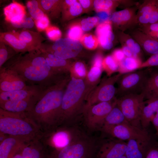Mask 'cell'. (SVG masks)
<instances>
[{
  "label": "cell",
  "instance_id": "cell-1",
  "mask_svg": "<svg viewBox=\"0 0 158 158\" xmlns=\"http://www.w3.org/2000/svg\"><path fill=\"white\" fill-rule=\"evenodd\" d=\"M70 78L69 73H66L44 87L31 108L26 113L44 135L60 126L62 99Z\"/></svg>",
  "mask_w": 158,
  "mask_h": 158
},
{
  "label": "cell",
  "instance_id": "cell-2",
  "mask_svg": "<svg viewBox=\"0 0 158 158\" xmlns=\"http://www.w3.org/2000/svg\"><path fill=\"white\" fill-rule=\"evenodd\" d=\"M2 66L16 71L28 85L42 87L65 73L50 67L39 49L16 54Z\"/></svg>",
  "mask_w": 158,
  "mask_h": 158
},
{
  "label": "cell",
  "instance_id": "cell-3",
  "mask_svg": "<svg viewBox=\"0 0 158 158\" xmlns=\"http://www.w3.org/2000/svg\"><path fill=\"white\" fill-rule=\"evenodd\" d=\"M91 91L84 79L71 77L62 99L60 126H67L82 114L87 98Z\"/></svg>",
  "mask_w": 158,
  "mask_h": 158
},
{
  "label": "cell",
  "instance_id": "cell-4",
  "mask_svg": "<svg viewBox=\"0 0 158 158\" xmlns=\"http://www.w3.org/2000/svg\"><path fill=\"white\" fill-rule=\"evenodd\" d=\"M0 132L26 143L41 138L44 134L26 113H14L0 108Z\"/></svg>",
  "mask_w": 158,
  "mask_h": 158
},
{
  "label": "cell",
  "instance_id": "cell-5",
  "mask_svg": "<svg viewBox=\"0 0 158 158\" xmlns=\"http://www.w3.org/2000/svg\"><path fill=\"white\" fill-rule=\"evenodd\" d=\"M97 146L93 138L78 129L68 145L51 151L50 158H85Z\"/></svg>",
  "mask_w": 158,
  "mask_h": 158
},
{
  "label": "cell",
  "instance_id": "cell-6",
  "mask_svg": "<svg viewBox=\"0 0 158 158\" xmlns=\"http://www.w3.org/2000/svg\"><path fill=\"white\" fill-rule=\"evenodd\" d=\"M144 97L142 93H130L116 100V104L124 114L126 121L131 125L142 128L140 118L145 104Z\"/></svg>",
  "mask_w": 158,
  "mask_h": 158
},
{
  "label": "cell",
  "instance_id": "cell-7",
  "mask_svg": "<svg viewBox=\"0 0 158 158\" xmlns=\"http://www.w3.org/2000/svg\"><path fill=\"white\" fill-rule=\"evenodd\" d=\"M122 75L118 73L102 80L89 94L84 108L113 99L117 92L115 85Z\"/></svg>",
  "mask_w": 158,
  "mask_h": 158
},
{
  "label": "cell",
  "instance_id": "cell-8",
  "mask_svg": "<svg viewBox=\"0 0 158 158\" xmlns=\"http://www.w3.org/2000/svg\"><path fill=\"white\" fill-rule=\"evenodd\" d=\"M83 48L80 41L67 37L61 38L51 45L43 43L39 50L53 54L61 59L69 60L77 56Z\"/></svg>",
  "mask_w": 158,
  "mask_h": 158
},
{
  "label": "cell",
  "instance_id": "cell-9",
  "mask_svg": "<svg viewBox=\"0 0 158 158\" xmlns=\"http://www.w3.org/2000/svg\"><path fill=\"white\" fill-rule=\"evenodd\" d=\"M117 99L107 102H101L85 107L82 115L85 124L90 129H100L104 119L116 104Z\"/></svg>",
  "mask_w": 158,
  "mask_h": 158
},
{
  "label": "cell",
  "instance_id": "cell-10",
  "mask_svg": "<svg viewBox=\"0 0 158 158\" xmlns=\"http://www.w3.org/2000/svg\"><path fill=\"white\" fill-rule=\"evenodd\" d=\"M100 129L112 137L124 141L130 139L151 140L146 129L133 126L127 121L116 125L102 126Z\"/></svg>",
  "mask_w": 158,
  "mask_h": 158
},
{
  "label": "cell",
  "instance_id": "cell-11",
  "mask_svg": "<svg viewBox=\"0 0 158 158\" xmlns=\"http://www.w3.org/2000/svg\"><path fill=\"white\" fill-rule=\"evenodd\" d=\"M149 72L141 70L122 74L118 81L117 93L121 96L130 93H138L139 91L141 93Z\"/></svg>",
  "mask_w": 158,
  "mask_h": 158
},
{
  "label": "cell",
  "instance_id": "cell-12",
  "mask_svg": "<svg viewBox=\"0 0 158 158\" xmlns=\"http://www.w3.org/2000/svg\"><path fill=\"white\" fill-rule=\"evenodd\" d=\"M78 129L75 127L61 126L45 135L42 139L50 150L61 149L70 143Z\"/></svg>",
  "mask_w": 158,
  "mask_h": 158
},
{
  "label": "cell",
  "instance_id": "cell-13",
  "mask_svg": "<svg viewBox=\"0 0 158 158\" xmlns=\"http://www.w3.org/2000/svg\"><path fill=\"white\" fill-rule=\"evenodd\" d=\"M29 85L16 71L4 66L0 68V92L22 89Z\"/></svg>",
  "mask_w": 158,
  "mask_h": 158
},
{
  "label": "cell",
  "instance_id": "cell-14",
  "mask_svg": "<svg viewBox=\"0 0 158 158\" xmlns=\"http://www.w3.org/2000/svg\"><path fill=\"white\" fill-rule=\"evenodd\" d=\"M127 142L115 138L101 143L99 148V158H119L125 154Z\"/></svg>",
  "mask_w": 158,
  "mask_h": 158
},
{
  "label": "cell",
  "instance_id": "cell-15",
  "mask_svg": "<svg viewBox=\"0 0 158 158\" xmlns=\"http://www.w3.org/2000/svg\"><path fill=\"white\" fill-rule=\"evenodd\" d=\"M22 153L23 158H50L51 150L42 138L26 143Z\"/></svg>",
  "mask_w": 158,
  "mask_h": 158
},
{
  "label": "cell",
  "instance_id": "cell-16",
  "mask_svg": "<svg viewBox=\"0 0 158 158\" xmlns=\"http://www.w3.org/2000/svg\"><path fill=\"white\" fill-rule=\"evenodd\" d=\"M44 87L37 85H29L22 89L0 92V104L8 101L32 98L38 95Z\"/></svg>",
  "mask_w": 158,
  "mask_h": 158
},
{
  "label": "cell",
  "instance_id": "cell-17",
  "mask_svg": "<svg viewBox=\"0 0 158 158\" xmlns=\"http://www.w3.org/2000/svg\"><path fill=\"white\" fill-rule=\"evenodd\" d=\"M135 10L126 8L113 13L109 20L115 25L123 32L133 24L136 23Z\"/></svg>",
  "mask_w": 158,
  "mask_h": 158
},
{
  "label": "cell",
  "instance_id": "cell-18",
  "mask_svg": "<svg viewBox=\"0 0 158 158\" xmlns=\"http://www.w3.org/2000/svg\"><path fill=\"white\" fill-rule=\"evenodd\" d=\"M131 35L147 54L151 56L158 53V40L140 30L133 31Z\"/></svg>",
  "mask_w": 158,
  "mask_h": 158
},
{
  "label": "cell",
  "instance_id": "cell-19",
  "mask_svg": "<svg viewBox=\"0 0 158 158\" xmlns=\"http://www.w3.org/2000/svg\"><path fill=\"white\" fill-rule=\"evenodd\" d=\"M112 22L108 20L100 23L96 30L99 43L105 50H109L113 46L114 35L112 31Z\"/></svg>",
  "mask_w": 158,
  "mask_h": 158
},
{
  "label": "cell",
  "instance_id": "cell-20",
  "mask_svg": "<svg viewBox=\"0 0 158 158\" xmlns=\"http://www.w3.org/2000/svg\"><path fill=\"white\" fill-rule=\"evenodd\" d=\"M0 41L10 47L17 54H24L36 50L20 40L12 31L1 32Z\"/></svg>",
  "mask_w": 158,
  "mask_h": 158
},
{
  "label": "cell",
  "instance_id": "cell-21",
  "mask_svg": "<svg viewBox=\"0 0 158 158\" xmlns=\"http://www.w3.org/2000/svg\"><path fill=\"white\" fill-rule=\"evenodd\" d=\"M26 143L19 138L8 136L0 143V158H12Z\"/></svg>",
  "mask_w": 158,
  "mask_h": 158
},
{
  "label": "cell",
  "instance_id": "cell-22",
  "mask_svg": "<svg viewBox=\"0 0 158 158\" xmlns=\"http://www.w3.org/2000/svg\"><path fill=\"white\" fill-rule=\"evenodd\" d=\"M3 12L5 20L10 24L18 23L26 16L25 7L16 1L5 6Z\"/></svg>",
  "mask_w": 158,
  "mask_h": 158
},
{
  "label": "cell",
  "instance_id": "cell-23",
  "mask_svg": "<svg viewBox=\"0 0 158 158\" xmlns=\"http://www.w3.org/2000/svg\"><path fill=\"white\" fill-rule=\"evenodd\" d=\"M125 153L127 158H144L152 143L150 141L130 139L127 141Z\"/></svg>",
  "mask_w": 158,
  "mask_h": 158
},
{
  "label": "cell",
  "instance_id": "cell-24",
  "mask_svg": "<svg viewBox=\"0 0 158 158\" xmlns=\"http://www.w3.org/2000/svg\"><path fill=\"white\" fill-rule=\"evenodd\" d=\"M40 93L32 98L23 100L8 101L0 103V108L11 112L26 113L31 108Z\"/></svg>",
  "mask_w": 158,
  "mask_h": 158
},
{
  "label": "cell",
  "instance_id": "cell-25",
  "mask_svg": "<svg viewBox=\"0 0 158 158\" xmlns=\"http://www.w3.org/2000/svg\"><path fill=\"white\" fill-rule=\"evenodd\" d=\"M12 31L20 40L36 50L39 49L43 42L46 40L40 32L29 30Z\"/></svg>",
  "mask_w": 158,
  "mask_h": 158
},
{
  "label": "cell",
  "instance_id": "cell-26",
  "mask_svg": "<svg viewBox=\"0 0 158 158\" xmlns=\"http://www.w3.org/2000/svg\"><path fill=\"white\" fill-rule=\"evenodd\" d=\"M150 72L141 93L146 100L158 99V70Z\"/></svg>",
  "mask_w": 158,
  "mask_h": 158
},
{
  "label": "cell",
  "instance_id": "cell-27",
  "mask_svg": "<svg viewBox=\"0 0 158 158\" xmlns=\"http://www.w3.org/2000/svg\"><path fill=\"white\" fill-rule=\"evenodd\" d=\"M158 110V99L145 101L140 118L141 125L143 129H146Z\"/></svg>",
  "mask_w": 158,
  "mask_h": 158
},
{
  "label": "cell",
  "instance_id": "cell-28",
  "mask_svg": "<svg viewBox=\"0 0 158 158\" xmlns=\"http://www.w3.org/2000/svg\"><path fill=\"white\" fill-rule=\"evenodd\" d=\"M40 50L47 63L51 68L63 73H70L72 63L69 60L62 59L51 54Z\"/></svg>",
  "mask_w": 158,
  "mask_h": 158
},
{
  "label": "cell",
  "instance_id": "cell-29",
  "mask_svg": "<svg viewBox=\"0 0 158 158\" xmlns=\"http://www.w3.org/2000/svg\"><path fill=\"white\" fill-rule=\"evenodd\" d=\"M83 12L82 7L78 1H63L61 14L63 21L70 20L78 16Z\"/></svg>",
  "mask_w": 158,
  "mask_h": 158
},
{
  "label": "cell",
  "instance_id": "cell-30",
  "mask_svg": "<svg viewBox=\"0 0 158 158\" xmlns=\"http://www.w3.org/2000/svg\"><path fill=\"white\" fill-rule=\"evenodd\" d=\"M62 0H39L40 5L45 14L49 18L55 19L61 14Z\"/></svg>",
  "mask_w": 158,
  "mask_h": 158
},
{
  "label": "cell",
  "instance_id": "cell-31",
  "mask_svg": "<svg viewBox=\"0 0 158 158\" xmlns=\"http://www.w3.org/2000/svg\"><path fill=\"white\" fill-rule=\"evenodd\" d=\"M156 3V0H147L140 6L136 15V23L142 26L149 24L150 17Z\"/></svg>",
  "mask_w": 158,
  "mask_h": 158
},
{
  "label": "cell",
  "instance_id": "cell-32",
  "mask_svg": "<svg viewBox=\"0 0 158 158\" xmlns=\"http://www.w3.org/2000/svg\"><path fill=\"white\" fill-rule=\"evenodd\" d=\"M126 121L124 114L116 104L105 117L101 128L117 125Z\"/></svg>",
  "mask_w": 158,
  "mask_h": 158
},
{
  "label": "cell",
  "instance_id": "cell-33",
  "mask_svg": "<svg viewBox=\"0 0 158 158\" xmlns=\"http://www.w3.org/2000/svg\"><path fill=\"white\" fill-rule=\"evenodd\" d=\"M140 59L126 57L119 64L118 72L122 74L132 72L139 68L142 63Z\"/></svg>",
  "mask_w": 158,
  "mask_h": 158
},
{
  "label": "cell",
  "instance_id": "cell-34",
  "mask_svg": "<svg viewBox=\"0 0 158 158\" xmlns=\"http://www.w3.org/2000/svg\"><path fill=\"white\" fill-rule=\"evenodd\" d=\"M102 70V68L92 66L88 71L84 79L87 86L92 90L97 86L100 81Z\"/></svg>",
  "mask_w": 158,
  "mask_h": 158
},
{
  "label": "cell",
  "instance_id": "cell-35",
  "mask_svg": "<svg viewBox=\"0 0 158 158\" xmlns=\"http://www.w3.org/2000/svg\"><path fill=\"white\" fill-rule=\"evenodd\" d=\"M120 39L122 44L129 47L132 51L134 56L140 59L141 48L138 43L131 36L121 31Z\"/></svg>",
  "mask_w": 158,
  "mask_h": 158
},
{
  "label": "cell",
  "instance_id": "cell-36",
  "mask_svg": "<svg viewBox=\"0 0 158 158\" xmlns=\"http://www.w3.org/2000/svg\"><path fill=\"white\" fill-rule=\"evenodd\" d=\"M26 5L31 17L34 21L40 19L46 15L41 7L39 0L28 1Z\"/></svg>",
  "mask_w": 158,
  "mask_h": 158
},
{
  "label": "cell",
  "instance_id": "cell-37",
  "mask_svg": "<svg viewBox=\"0 0 158 158\" xmlns=\"http://www.w3.org/2000/svg\"><path fill=\"white\" fill-rule=\"evenodd\" d=\"M120 1L111 0H96L93 3V7L97 13L101 11L111 12L113 9L118 6Z\"/></svg>",
  "mask_w": 158,
  "mask_h": 158
},
{
  "label": "cell",
  "instance_id": "cell-38",
  "mask_svg": "<svg viewBox=\"0 0 158 158\" xmlns=\"http://www.w3.org/2000/svg\"><path fill=\"white\" fill-rule=\"evenodd\" d=\"M87 72L85 65L80 61L72 63L70 71L71 77L82 79L85 78Z\"/></svg>",
  "mask_w": 158,
  "mask_h": 158
},
{
  "label": "cell",
  "instance_id": "cell-39",
  "mask_svg": "<svg viewBox=\"0 0 158 158\" xmlns=\"http://www.w3.org/2000/svg\"><path fill=\"white\" fill-rule=\"evenodd\" d=\"M102 68L107 75L110 76L112 74L118 71L119 65L111 55H109L103 58Z\"/></svg>",
  "mask_w": 158,
  "mask_h": 158
},
{
  "label": "cell",
  "instance_id": "cell-40",
  "mask_svg": "<svg viewBox=\"0 0 158 158\" xmlns=\"http://www.w3.org/2000/svg\"><path fill=\"white\" fill-rule=\"evenodd\" d=\"M16 54H17L12 48L0 41V68Z\"/></svg>",
  "mask_w": 158,
  "mask_h": 158
},
{
  "label": "cell",
  "instance_id": "cell-41",
  "mask_svg": "<svg viewBox=\"0 0 158 158\" xmlns=\"http://www.w3.org/2000/svg\"><path fill=\"white\" fill-rule=\"evenodd\" d=\"M79 41L83 46L90 50L95 49L99 44L97 37L90 34L83 35Z\"/></svg>",
  "mask_w": 158,
  "mask_h": 158
},
{
  "label": "cell",
  "instance_id": "cell-42",
  "mask_svg": "<svg viewBox=\"0 0 158 158\" xmlns=\"http://www.w3.org/2000/svg\"><path fill=\"white\" fill-rule=\"evenodd\" d=\"M83 30L80 24L78 23L71 25L68 31V38L75 40L79 41L83 36Z\"/></svg>",
  "mask_w": 158,
  "mask_h": 158
},
{
  "label": "cell",
  "instance_id": "cell-43",
  "mask_svg": "<svg viewBox=\"0 0 158 158\" xmlns=\"http://www.w3.org/2000/svg\"><path fill=\"white\" fill-rule=\"evenodd\" d=\"M99 22L97 17H89L83 19L81 21L80 25L83 31H88L95 26Z\"/></svg>",
  "mask_w": 158,
  "mask_h": 158
},
{
  "label": "cell",
  "instance_id": "cell-44",
  "mask_svg": "<svg viewBox=\"0 0 158 158\" xmlns=\"http://www.w3.org/2000/svg\"><path fill=\"white\" fill-rule=\"evenodd\" d=\"M10 24L14 28L28 30L34 27L35 23L34 20L31 17H28L26 16L20 22L18 23Z\"/></svg>",
  "mask_w": 158,
  "mask_h": 158
},
{
  "label": "cell",
  "instance_id": "cell-45",
  "mask_svg": "<svg viewBox=\"0 0 158 158\" xmlns=\"http://www.w3.org/2000/svg\"><path fill=\"white\" fill-rule=\"evenodd\" d=\"M46 34L50 40L55 41L61 38L62 33L60 29L55 26L50 25L45 30Z\"/></svg>",
  "mask_w": 158,
  "mask_h": 158
},
{
  "label": "cell",
  "instance_id": "cell-46",
  "mask_svg": "<svg viewBox=\"0 0 158 158\" xmlns=\"http://www.w3.org/2000/svg\"><path fill=\"white\" fill-rule=\"evenodd\" d=\"M143 32L158 40V23H154L142 26Z\"/></svg>",
  "mask_w": 158,
  "mask_h": 158
},
{
  "label": "cell",
  "instance_id": "cell-47",
  "mask_svg": "<svg viewBox=\"0 0 158 158\" xmlns=\"http://www.w3.org/2000/svg\"><path fill=\"white\" fill-rule=\"evenodd\" d=\"M34 21L35 25L39 31H45L50 25L49 18L46 15L40 19Z\"/></svg>",
  "mask_w": 158,
  "mask_h": 158
},
{
  "label": "cell",
  "instance_id": "cell-48",
  "mask_svg": "<svg viewBox=\"0 0 158 158\" xmlns=\"http://www.w3.org/2000/svg\"><path fill=\"white\" fill-rule=\"evenodd\" d=\"M151 67H158V53L150 56L142 62L139 69Z\"/></svg>",
  "mask_w": 158,
  "mask_h": 158
},
{
  "label": "cell",
  "instance_id": "cell-49",
  "mask_svg": "<svg viewBox=\"0 0 158 158\" xmlns=\"http://www.w3.org/2000/svg\"><path fill=\"white\" fill-rule=\"evenodd\" d=\"M144 158H158V143H151Z\"/></svg>",
  "mask_w": 158,
  "mask_h": 158
},
{
  "label": "cell",
  "instance_id": "cell-50",
  "mask_svg": "<svg viewBox=\"0 0 158 158\" xmlns=\"http://www.w3.org/2000/svg\"><path fill=\"white\" fill-rule=\"evenodd\" d=\"M111 55L118 64L126 57L121 49H117L114 50Z\"/></svg>",
  "mask_w": 158,
  "mask_h": 158
},
{
  "label": "cell",
  "instance_id": "cell-51",
  "mask_svg": "<svg viewBox=\"0 0 158 158\" xmlns=\"http://www.w3.org/2000/svg\"><path fill=\"white\" fill-rule=\"evenodd\" d=\"M158 23V5L156 3L151 14L149 24Z\"/></svg>",
  "mask_w": 158,
  "mask_h": 158
},
{
  "label": "cell",
  "instance_id": "cell-52",
  "mask_svg": "<svg viewBox=\"0 0 158 158\" xmlns=\"http://www.w3.org/2000/svg\"><path fill=\"white\" fill-rule=\"evenodd\" d=\"M80 4L83 11L89 10L91 7L93 6L94 1L90 0H79L78 1Z\"/></svg>",
  "mask_w": 158,
  "mask_h": 158
},
{
  "label": "cell",
  "instance_id": "cell-53",
  "mask_svg": "<svg viewBox=\"0 0 158 158\" xmlns=\"http://www.w3.org/2000/svg\"><path fill=\"white\" fill-rule=\"evenodd\" d=\"M110 12L106 11H101L97 13V17L100 23L109 20Z\"/></svg>",
  "mask_w": 158,
  "mask_h": 158
},
{
  "label": "cell",
  "instance_id": "cell-54",
  "mask_svg": "<svg viewBox=\"0 0 158 158\" xmlns=\"http://www.w3.org/2000/svg\"><path fill=\"white\" fill-rule=\"evenodd\" d=\"M103 58L100 53L97 54L95 56L93 61L92 66L102 68V63Z\"/></svg>",
  "mask_w": 158,
  "mask_h": 158
},
{
  "label": "cell",
  "instance_id": "cell-55",
  "mask_svg": "<svg viewBox=\"0 0 158 158\" xmlns=\"http://www.w3.org/2000/svg\"><path fill=\"white\" fill-rule=\"evenodd\" d=\"M122 45L121 49L126 57H135L132 51L129 47L124 44H122Z\"/></svg>",
  "mask_w": 158,
  "mask_h": 158
},
{
  "label": "cell",
  "instance_id": "cell-56",
  "mask_svg": "<svg viewBox=\"0 0 158 158\" xmlns=\"http://www.w3.org/2000/svg\"><path fill=\"white\" fill-rule=\"evenodd\" d=\"M156 130L158 129V110L153 118L151 122Z\"/></svg>",
  "mask_w": 158,
  "mask_h": 158
},
{
  "label": "cell",
  "instance_id": "cell-57",
  "mask_svg": "<svg viewBox=\"0 0 158 158\" xmlns=\"http://www.w3.org/2000/svg\"><path fill=\"white\" fill-rule=\"evenodd\" d=\"M8 136V135L0 132V143L2 142Z\"/></svg>",
  "mask_w": 158,
  "mask_h": 158
},
{
  "label": "cell",
  "instance_id": "cell-58",
  "mask_svg": "<svg viewBox=\"0 0 158 158\" xmlns=\"http://www.w3.org/2000/svg\"><path fill=\"white\" fill-rule=\"evenodd\" d=\"M119 158H127L125 155H124Z\"/></svg>",
  "mask_w": 158,
  "mask_h": 158
},
{
  "label": "cell",
  "instance_id": "cell-59",
  "mask_svg": "<svg viewBox=\"0 0 158 158\" xmlns=\"http://www.w3.org/2000/svg\"><path fill=\"white\" fill-rule=\"evenodd\" d=\"M156 135L157 136L158 138V129L156 130Z\"/></svg>",
  "mask_w": 158,
  "mask_h": 158
},
{
  "label": "cell",
  "instance_id": "cell-60",
  "mask_svg": "<svg viewBox=\"0 0 158 158\" xmlns=\"http://www.w3.org/2000/svg\"><path fill=\"white\" fill-rule=\"evenodd\" d=\"M157 4L158 5V0H157Z\"/></svg>",
  "mask_w": 158,
  "mask_h": 158
},
{
  "label": "cell",
  "instance_id": "cell-61",
  "mask_svg": "<svg viewBox=\"0 0 158 158\" xmlns=\"http://www.w3.org/2000/svg\"><path fill=\"white\" fill-rule=\"evenodd\" d=\"M157 68H158V67Z\"/></svg>",
  "mask_w": 158,
  "mask_h": 158
}]
</instances>
